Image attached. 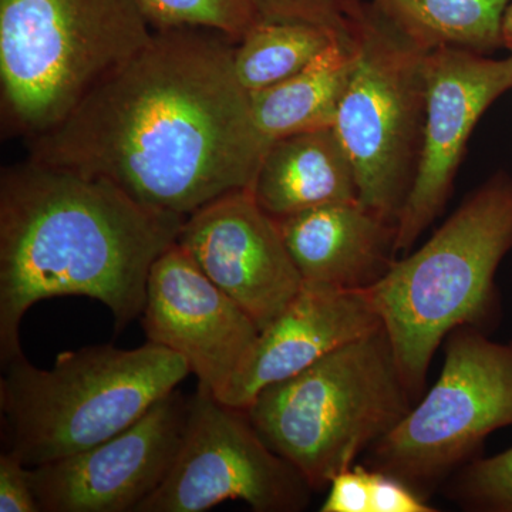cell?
I'll list each match as a JSON object with an SVG mask.
<instances>
[{"label": "cell", "instance_id": "cell-21", "mask_svg": "<svg viewBox=\"0 0 512 512\" xmlns=\"http://www.w3.org/2000/svg\"><path fill=\"white\" fill-rule=\"evenodd\" d=\"M446 497L463 510L512 512V447L474 458L446 481Z\"/></svg>", "mask_w": 512, "mask_h": 512}, {"label": "cell", "instance_id": "cell-5", "mask_svg": "<svg viewBox=\"0 0 512 512\" xmlns=\"http://www.w3.org/2000/svg\"><path fill=\"white\" fill-rule=\"evenodd\" d=\"M153 33L140 0H0L3 137L59 126Z\"/></svg>", "mask_w": 512, "mask_h": 512}, {"label": "cell", "instance_id": "cell-11", "mask_svg": "<svg viewBox=\"0 0 512 512\" xmlns=\"http://www.w3.org/2000/svg\"><path fill=\"white\" fill-rule=\"evenodd\" d=\"M512 89V55L440 47L426 57V113L416 177L397 221L396 248L409 254L443 214L471 133L495 100Z\"/></svg>", "mask_w": 512, "mask_h": 512}, {"label": "cell", "instance_id": "cell-23", "mask_svg": "<svg viewBox=\"0 0 512 512\" xmlns=\"http://www.w3.org/2000/svg\"><path fill=\"white\" fill-rule=\"evenodd\" d=\"M426 495L400 478L370 468V512H436Z\"/></svg>", "mask_w": 512, "mask_h": 512}, {"label": "cell", "instance_id": "cell-1", "mask_svg": "<svg viewBox=\"0 0 512 512\" xmlns=\"http://www.w3.org/2000/svg\"><path fill=\"white\" fill-rule=\"evenodd\" d=\"M234 49L211 29L154 30L66 120L28 140V158L183 217L251 188L268 148L235 74Z\"/></svg>", "mask_w": 512, "mask_h": 512}, {"label": "cell", "instance_id": "cell-12", "mask_svg": "<svg viewBox=\"0 0 512 512\" xmlns=\"http://www.w3.org/2000/svg\"><path fill=\"white\" fill-rule=\"evenodd\" d=\"M141 316L147 342L183 357L198 387L218 400L261 333L177 242L151 268Z\"/></svg>", "mask_w": 512, "mask_h": 512}, {"label": "cell", "instance_id": "cell-19", "mask_svg": "<svg viewBox=\"0 0 512 512\" xmlns=\"http://www.w3.org/2000/svg\"><path fill=\"white\" fill-rule=\"evenodd\" d=\"M350 36L308 22L258 20L235 43V74L245 92H261L295 76L336 40Z\"/></svg>", "mask_w": 512, "mask_h": 512}, {"label": "cell", "instance_id": "cell-7", "mask_svg": "<svg viewBox=\"0 0 512 512\" xmlns=\"http://www.w3.org/2000/svg\"><path fill=\"white\" fill-rule=\"evenodd\" d=\"M353 67L333 130L352 161L366 208L397 225L419 164L426 57L372 2L350 25Z\"/></svg>", "mask_w": 512, "mask_h": 512}, {"label": "cell", "instance_id": "cell-26", "mask_svg": "<svg viewBox=\"0 0 512 512\" xmlns=\"http://www.w3.org/2000/svg\"><path fill=\"white\" fill-rule=\"evenodd\" d=\"M503 42L504 47H507L512 55V5L508 8L507 13H505L503 23Z\"/></svg>", "mask_w": 512, "mask_h": 512}, {"label": "cell", "instance_id": "cell-10", "mask_svg": "<svg viewBox=\"0 0 512 512\" xmlns=\"http://www.w3.org/2000/svg\"><path fill=\"white\" fill-rule=\"evenodd\" d=\"M190 397L177 390L109 440L30 468L42 512H137L170 474L187 429Z\"/></svg>", "mask_w": 512, "mask_h": 512}, {"label": "cell", "instance_id": "cell-9", "mask_svg": "<svg viewBox=\"0 0 512 512\" xmlns=\"http://www.w3.org/2000/svg\"><path fill=\"white\" fill-rule=\"evenodd\" d=\"M312 493L305 477L259 436L247 410L198 387L177 460L137 512H202L228 500L255 512H299Z\"/></svg>", "mask_w": 512, "mask_h": 512}, {"label": "cell", "instance_id": "cell-3", "mask_svg": "<svg viewBox=\"0 0 512 512\" xmlns=\"http://www.w3.org/2000/svg\"><path fill=\"white\" fill-rule=\"evenodd\" d=\"M512 251V177L497 174L423 247L366 289L414 403L441 343L460 326L487 330L500 313L495 274Z\"/></svg>", "mask_w": 512, "mask_h": 512}, {"label": "cell", "instance_id": "cell-20", "mask_svg": "<svg viewBox=\"0 0 512 512\" xmlns=\"http://www.w3.org/2000/svg\"><path fill=\"white\" fill-rule=\"evenodd\" d=\"M154 30L204 28L238 43L258 22L252 0H140Z\"/></svg>", "mask_w": 512, "mask_h": 512}, {"label": "cell", "instance_id": "cell-6", "mask_svg": "<svg viewBox=\"0 0 512 512\" xmlns=\"http://www.w3.org/2000/svg\"><path fill=\"white\" fill-rule=\"evenodd\" d=\"M413 404L382 326L265 387L247 413L265 443L323 491Z\"/></svg>", "mask_w": 512, "mask_h": 512}, {"label": "cell", "instance_id": "cell-15", "mask_svg": "<svg viewBox=\"0 0 512 512\" xmlns=\"http://www.w3.org/2000/svg\"><path fill=\"white\" fill-rule=\"evenodd\" d=\"M303 282L366 291L397 259V225L360 201L320 205L278 218Z\"/></svg>", "mask_w": 512, "mask_h": 512}, {"label": "cell", "instance_id": "cell-22", "mask_svg": "<svg viewBox=\"0 0 512 512\" xmlns=\"http://www.w3.org/2000/svg\"><path fill=\"white\" fill-rule=\"evenodd\" d=\"M258 20H296L323 26L340 36H350L352 20L363 0H252Z\"/></svg>", "mask_w": 512, "mask_h": 512}, {"label": "cell", "instance_id": "cell-25", "mask_svg": "<svg viewBox=\"0 0 512 512\" xmlns=\"http://www.w3.org/2000/svg\"><path fill=\"white\" fill-rule=\"evenodd\" d=\"M0 511L42 512L33 491L30 468L10 451L0 456Z\"/></svg>", "mask_w": 512, "mask_h": 512}, {"label": "cell", "instance_id": "cell-2", "mask_svg": "<svg viewBox=\"0 0 512 512\" xmlns=\"http://www.w3.org/2000/svg\"><path fill=\"white\" fill-rule=\"evenodd\" d=\"M183 215L153 210L100 178L28 160L0 175V360L19 355L35 303L84 296L113 313L117 330L143 313L154 262Z\"/></svg>", "mask_w": 512, "mask_h": 512}, {"label": "cell", "instance_id": "cell-4", "mask_svg": "<svg viewBox=\"0 0 512 512\" xmlns=\"http://www.w3.org/2000/svg\"><path fill=\"white\" fill-rule=\"evenodd\" d=\"M0 409L9 450L29 468L97 446L140 420L191 375L183 357L147 342L87 346L52 369L19 355L3 365Z\"/></svg>", "mask_w": 512, "mask_h": 512}, {"label": "cell", "instance_id": "cell-17", "mask_svg": "<svg viewBox=\"0 0 512 512\" xmlns=\"http://www.w3.org/2000/svg\"><path fill=\"white\" fill-rule=\"evenodd\" d=\"M352 67L353 39L342 37L295 76L249 93L252 123L266 148L279 138L333 127Z\"/></svg>", "mask_w": 512, "mask_h": 512}, {"label": "cell", "instance_id": "cell-24", "mask_svg": "<svg viewBox=\"0 0 512 512\" xmlns=\"http://www.w3.org/2000/svg\"><path fill=\"white\" fill-rule=\"evenodd\" d=\"M322 512H370V468L355 466L332 478Z\"/></svg>", "mask_w": 512, "mask_h": 512}, {"label": "cell", "instance_id": "cell-18", "mask_svg": "<svg viewBox=\"0 0 512 512\" xmlns=\"http://www.w3.org/2000/svg\"><path fill=\"white\" fill-rule=\"evenodd\" d=\"M400 32L431 52L456 47L488 55L504 47L512 0H370Z\"/></svg>", "mask_w": 512, "mask_h": 512}, {"label": "cell", "instance_id": "cell-14", "mask_svg": "<svg viewBox=\"0 0 512 512\" xmlns=\"http://www.w3.org/2000/svg\"><path fill=\"white\" fill-rule=\"evenodd\" d=\"M382 326L366 291L303 282L292 302L261 330L220 402L247 410L265 387Z\"/></svg>", "mask_w": 512, "mask_h": 512}, {"label": "cell", "instance_id": "cell-16", "mask_svg": "<svg viewBox=\"0 0 512 512\" xmlns=\"http://www.w3.org/2000/svg\"><path fill=\"white\" fill-rule=\"evenodd\" d=\"M251 191L276 220L320 205L359 201L352 161L333 127L276 140L259 164Z\"/></svg>", "mask_w": 512, "mask_h": 512}, {"label": "cell", "instance_id": "cell-13", "mask_svg": "<svg viewBox=\"0 0 512 512\" xmlns=\"http://www.w3.org/2000/svg\"><path fill=\"white\" fill-rule=\"evenodd\" d=\"M177 244L264 330L298 295L303 279L276 218L241 188L185 218Z\"/></svg>", "mask_w": 512, "mask_h": 512}, {"label": "cell", "instance_id": "cell-8", "mask_svg": "<svg viewBox=\"0 0 512 512\" xmlns=\"http://www.w3.org/2000/svg\"><path fill=\"white\" fill-rule=\"evenodd\" d=\"M436 384L367 453L369 468L429 497L477 458L494 431L512 426V342L460 326L444 340Z\"/></svg>", "mask_w": 512, "mask_h": 512}]
</instances>
